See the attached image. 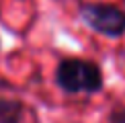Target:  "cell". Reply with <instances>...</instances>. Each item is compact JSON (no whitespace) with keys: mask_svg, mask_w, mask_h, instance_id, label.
Segmentation results:
<instances>
[{"mask_svg":"<svg viewBox=\"0 0 125 123\" xmlns=\"http://www.w3.org/2000/svg\"><path fill=\"white\" fill-rule=\"evenodd\" d=\"M107 123H125V107H123V105L113 107V109L109 111Z\"/></svg>","mask_w":125,"mask_h":123,"instance_id":"obj_4","label":"cell"},{"mask_svg":"<svg viewBox=\"0 0 125 123\" xmlns=\"http://www.w3.org/2000/svg\"><path fill=\"white\" fill-rule=\"evenodd\" d=\"M80 19L88 29L109 39L125 35V10L109 2H84L80 4Z\"/></svg>","mask_w":125,"mask_h":123,"instance_id":"obj_2","label":"cell"},{"mask_svg":"<svg viewBox=\"0 0 125 123\" xmlns=\"http://www.w3.org/2000/svg\"><path fill=\"white\" fill-rule=\"evenodd\" d=\"M25 105L19 99L0 96V123H23Z\"/></svg>","mask_w":125,"mask_h":123,"instance_id":"obj_3","label":"cell"},{"mask_svg":"<svg viewBox=\"0 0 125 123\" xmlns=\"http://www.w3.org/2000/svg\"><path fill=\"white\" fill-rule=\"evenodd\" d=\"M53 82L66 94H96L103 90L105 78L96 62L84 58H64L55 66Z\"/></svg>","mask_w":125,"mask_h":123,"instance_id":"obj_1","label":"cell"}]
</instances>
